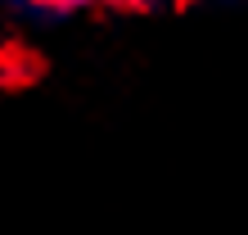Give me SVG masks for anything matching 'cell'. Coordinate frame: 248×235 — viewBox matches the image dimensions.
<instances>
[{"label":"cell","mask_w":248,"mask_h":235,"mask_svg":"<svg viewBox=\"0 0 248 235\" xmlns=\"http://www.w3.org/2000/svg\"><path fill=\"white\" fill-rule=\"evenodd\" d=\"M9 5H18L27 14H41V18H68V14L91 9L95 0H9Z\"/></svg>","instance_id":"6da1fadb"}]
</instances>
